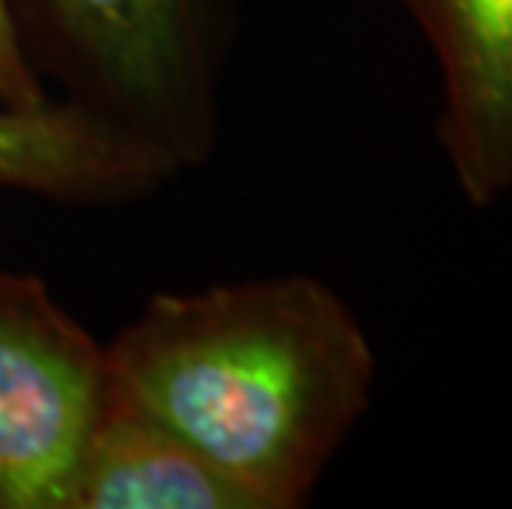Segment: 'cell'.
Instances as JSON below:
<instances>
[{
  "mask_svg": "<svg viewBox=\"0 0 512 509\" xmlns=\"http://www.w3.org/2000/svg\"><path fill=\"white\" fill-rule=\"evenodd\" d=\"M374 377L361 321L308 275L162 291L106 344V394L212 460L255 509L311 500Z\"/></svg>",
  "mask_w": 512,
  "mask_h": 509,
  "instance_id": "cell-1",
  "label": "cell"
},
{
  "mask_svg": "<svg viewBox=\"0 0 512 509\" xmlns=\"http://www.w3.org/2000/svg\"><path fill=\"white\" fill-rule=\"evenodd\" d=\"M30 67L86 106L202 166L219 136L228 0H7Z\"/></svg>",
  "mask_w": 512,
  "mask_h": 509,
  "instance_id": "cell-2",
  "label": "cell"
},
{
  "mask_svg": "<svg viewBox=\"0 0 512 509\" xmlns=\"http://www.w3.org/2000/svg\"><path fill=\"white\" fill-rule=\"evenodd\" d=\"M106 407V344L37 275L0 268V509H67Z\"/></svg>",
  "mask_w": 512,
  "mask_h": 509,
  "instance_id": "cell-3",
  "label": "cell"
},
{
  "mask_svg": "<svg viewBox=\"0 0 512 509\" xmlns=\"http://www.w3.org/2000/svg\"><path fill=\"white\" fill-rule=\"evenodd\" d=\"M440 67L437 136L473 205L512 192V0H397Z\"/></svg>",
  "mask_w": 512,
  "mask_h": 509,
  "instance_id": "cell-4",
  "label": "cell"
},
{
  "mask_svg": "<svg viewBox=\"0 0 512 509\" xmlns=\"http://www.w3.org/2000/svg\"><path fill=\"white\" fill-rule=\"evenodd\" d=\"M162 149L70 100L0 103V189L67 205L139 199L179 176Z\"/></svg>",
  "mask_w": 512,
  "mask_h": 509,
  "instance_id": "cell-5",
  "label": "cell"
},
{
  "mask_svg": "<svg viewBox=\"0 0 512 509\" xmlns=\"http://www.w3.org/2000/svg\"><path fill=\"white\" fill-rule=\"evenodd\" d=\"M67 509H255L212 460L106 394L76 463Z\"/></svg>",
  "mask_w": 512,
  "mask_h": 509,
  "instance_id": "cell-6",
  "label": "cell"
},
{
  "mask_svg": "<svg viewBox=\"0 0 512 509\" xmlns=\"http://www.w3.org/2000/svg\"><path fill=\"white\" fill-rule=\"evenodd\" d=\"M50 100V90L30 67L20 37L14 30V17H10V4L0 0V103L10 106H34Z\"/></svg>",
  "mask_w": 512,
  "mask_h": 509,
  "instance_id": "cell-7",
  "label": "cell"
}]
</instances>
